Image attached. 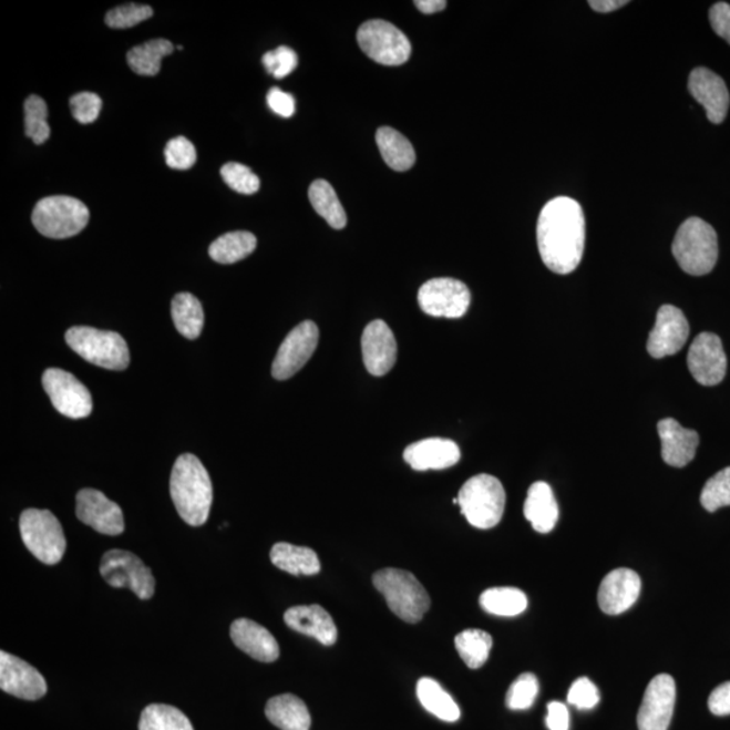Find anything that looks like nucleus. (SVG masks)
I'll use <instances>...</instances> for the list:
<instances>
[{
	"mask_svg": "<svg viewBox=\"0 0 730 730\" xmlns=\"http://www.w3.org/2000/svg\"><path fill=\"white\" fill-rule=\"evenodd\" d=\"M585 241V214L578 202L557 196L543 207L537 223V245L552 273H574L582 261Z\"/></svg>",
	"mask_w": 730,
	"mask_h": 730,
	"instance_id": "nucleus-1",
	"label": "nucleus"
},
{
	"mask_svg": "<svg viewBox=\"0 0 730 730\" xmlns=\"http://www.w3.org/2000/svg\"><path fill=\"white\" fill-rule=\"evenodd\" d=\"M171 498L184 523L206 524L213 503V483L205 465L192 453L177 457L169 481Z\"/></svg>",
	"mask_w": 730,
	"mask_h": 730,
	"instance_id": "nucleus-2",
	"label": "nucleus"
},
{
	"mask_svg": "<svg viewBox=\"0 0 730 730\" xmlns=\"http://www.w3.org/2000/svg\"><path fill=\"white\" fill-rule=\"evenodd\" d=\"M672 255L686 274L703 276L713 271L719 259L713 226L697 217L685 220L674 238Z\"/></svg>",
	"mask_w": 730,
	"mask_h": 730,
	"instance_id": "nucleus-3",
	"label": "nucleus"
},
{
	"mask_svg": "<svg viewBox=\"0 0 730 730\" xmlns=\"http://www.w3.org/2000/svg\"><path fill=\"white\" fill-rule=\"evenodd\" d=\"M372 580L391 611L404 623H420L431 609V597L425 587L409 570L380 569L373 575Z\"/></svg>",
	"mask_w": 730,
	"mask_h": 730,
	"instance_id": "nucleus-4",
	"label": "nucleus"
},
{
	"mask_svg": "<svg viewBox=\"0 0 730 730\" xmlns=\"http://www.w3.org/2000/svg\"><path fill=\"white\" fill-rule=\"evenodd\" d=\"M459 506L464 517L477 529H491L505 513L506 493L495 476L476 475L459 491Z\"/></svg>",
	"mask_w": 730,
	"mask_h": 730,
	"instance_id": "nucleus-5",
	"label": "nucleus"
},
{
	"mask_svg": "<svg viewBox=\"0 0 730 730\" xmlns=\"http://www.w3.org/2000/svg\"><path fill=\"white\" fill-rule=\"evenodd\" d=\"M65 341L85 361L106 370L124 371L131 363L127 343L115 331L73 327L66 331Z\"/></svg>",
	"mask_w": 730,
	"mask_h": 730,
	"instance_id": "nucleus-6",
	"label": "nucleus"
},
{
	"mask_svg": "<svg viewBox=\"0 0 730 730\" xmlns=\"http://www.w3.org/2000/svg\"><path fill=\"white\" fill-rule=\"evenodd\" d=\"M32 220L34 228L49 238H70L79 235L90 220L89 207L71 196H48L35 205Z\"/></svg>",
	"mask_w": 730,
	"mask_h": 730,
	"instance_id": "nucleus-7",
	"label": "nucleus"
},
{
	"mask_svg": "<svg viewBox=\"0 0 730 730\" xmlns=\"http://www.w3.org/2000/svg\"><path fill=\"white\" fill-rule=\"evenodd\" d=\"M24 547L41 563L58 564L63 559L66 539L60 521L52 512L28 508L20 517Z\"/></svg>",
	"mask_w": 730,
	"mask_h": 730,
	"instance_id": "nucleus-8",
	"label": "nucleus"
},
{
	"mask_svg": "<svg viewBox=\"0 0 730 730\" xmlns=\"http://www.w3.org/2000/svg\"><path fill=\"white\" fill-rule=\"evenodd\" d=\"M101 575L107 585L128 588L140 599L146 600L155 594L156 580L152 569L138 556L128 551L112 549L103 555Z\"/></svg>",
	"mask_w": 730,
	"mask_h": 730,
	"instance_id": "nucleus-9",
	"label": "nucleus"
},
{
	"mask_svg": "<svg viewBox=\"0 0 730 730\" xmlns=\"http://www.w3.org/2000/svg\"><path fill=\"white\" fill-rule=\"evenodd\" d=\"M358 42L368 58L383 65H402L411 54L407 35L390 22L368 21L359 28Z\"/></svg>",
	"mask_w": 730,
	"mask_h": 730,
	"instance_id": "nucleus-10",
	"label": "nucleus"
},
{
	"mask_svg": "<svg viewBox=\"0 0 730 730\" xmlns=\"http://www.w3.org/2000/svg\"><path fill=\"white\" fill-rule=\"evenodd\" d=\"M42 385L60 414L79 420L92 413L90 391L72 373L60 368H49L42 376Z\"/></svg>",
	"mask_w": 730,
	"mask_h": 730,
	"instance_id": "nucleus-11",
	"label": "nucleus"
},
{
	"mask_svg": "<svg viewBox=\"0 0 730 730\" xmlns=\"http://www.w3.org/2000/svg\"><path fill=\"white\" fill-rule=\"evenodd\" d=\"M419 304L428 316L462 318L470 308L471 292L463 281L452 278L432 279L420 288Z\"/></svg>",
	"mask_w": 730,
	"mask_h": 730,
	"instance_id": "nucleus-12",
	"label": "nucleus"
},
{
	"mask_svg": "<svg viewBox=\"0 0 730 730\" xmlns=\"http://www.w3.org/2000/svg\"><path fill=\"white\" fill-rule=\"evenodd\" d=\"M320 330L312 321H305L294 328L281 342L273 364V377L290 379L305 367L316 352Z\"/></svg>",
	"mask_w": 730,
	"mask_h": 730,
	"instance_id": "nucleus-13",
	"label": "nucleus"
},
{
	"mask_svg": "<svg viewBox=\"0 0 730 730\" xmlns=\"http://www.w3.org/2000/svg\"><path fill=\"white\" fill-rule=\"evenodd\" d=\"M675 701H677V686L670 675L660 674L650 680L637 714L639 730H668Z\"/></svg>",
	"mask_w": 730,
	"mask_h": 730,
	"instance_id": "nucleus-14",
	"label": "nucleus"
},
{
	"mask_svg": "<svg viewBox=\"0 0 730 730\" xmlns=\"http://www.w3.org/2000/svg\"><path fill=\"white\" fill-rule=\"evenodd\" d=\"M687 366L699 384L708 388L720 384L727 376L728 366L720 337L707 331L697 336L687 354Z\"/></svg>",
	"mask_w": 730,
	"mask_h": 730,
	"instance_id": "nucleus-15",
	"label": "nucleus"
},
{
	"mask_svg": "<svg viewBox=\"0 0 730 730\" xmlns=\"http://www.w3.org/2000/svg\"><path fill=\"white\" fill-rule=\"evenodd\" d=\"M76 515L83 524L102 535L119 536L125 531V518L121 507L94 489L79 491Z\"/></svg>",
	"mask_w": 730,
	"mask_h": 730,
	"instance_id": "nucleus-16",
	"label": "nucleus"
},
{
	"mask_svg": "<svg viewBox=\"0 0 730 730\" xmlns=\"http://www.w3.org/2000/svg\"><path fill=\"white\" fill-rule=\"evenodd\" d=\"M689 335V321L683 311L672 305L661 306L648 337V353L655 359L678 353L685 347Z\"/></svg>",
	"mask_w": 730,
	"mask_h": 730,
	"instance_id": "nucleus-17",
	"label": "nucleus"
},
{
	"mask_svg": "<svg viewBox=\"0 0 730 730\" xmlns=\"http://www.w3.org/2000/svg\"><path fill=\"white\" fill-rule=\"evenodd\" d=\"M0 689L10 696L37 701L47 695V680L39 670L17 656L0 652Z\"/></svg>",
	"mask_w": 730,
	"mask_h": 730,
	"instance_id": "nucleus-18",
	"label": "nucleus"
},
{
	"mask_svg": "<svg viewBox=\"0 0 730 730\" xmlns=\"http://www.w3.org/2000/svg\"><path fill=\"white\" fill-rule=\"evenodd\" d=\"M361 351L367 371L373 377L389 373L397 361L398 346L394 333L382 320L372 321L361 336Z\"/></svg>",
	"mask_w": 730,
	"mask_h": 730,
	"instance_id": "nucleus-19",
	"label": "nucleus"
},
{
	"mask_svg": "<svg viewBox=\"0 0 730 730\" xmlns=\"http://www.w3.org/2000/svg\"><path fill=\"white\" fill-rule=\"evenodd\" d=\"M641 579L635 570L618 568L605 576L598 592L600 610L618 616L627 611L640 597Z\"/></svg>",
	"mask_w": 730,
	"mask_h": 730,
	"instance_id": "nucleus-20",
	"label": "nucleus"
},
{
	"mask_svg": "<svg viewBox=\"0 0 730 730\" xmlns=\"http://www.w3.org/2000/svg\"><path fill=\"white\" fill-rule=\"evenodd\" d=\"M690 94L701 103L711 124L719 125L727 119L730 96L726 82L713 71L696 69L689 78Z\"/></svg>",
	"mask_w": 730,
	"mask_h": 730,
	"instance_id": "nucleus-21",
	"label": "nucleus"
},
{
	"mask_svg": "<svg viewBox=\"0 0 730 730\" xmlns=\"http://www.w3.org/2000/svg\"><path fill=\"white\" fill-rule=\"evenodd\" d=\"M462 457L456 443L446 439H425L404 450L403 459L415 471L446 470Z\"/></svg>",
	"mask_w": 730,
	"mask_h": 730,
	"instance_id": "nucleus-22",
	"label": "nucleus"
},
{
	"mask_svg": "<svg viewBox=\"0 0 730 730\" xmlns=\"http://www.w3.org/2000/svg\"><path fill=\"white\" fill-rule=\"evenodd\" d=\"M661 440V457L671 467L682 469L696 457L699 445V434L686 429L674 419H665L658 423Z\"/></svg>",
	"mask_w": 730,
	"mask_h": 730,
	"instance_id": "nucleus-23",
	"label": "nucleus"
},
{
	"mask_svg": "<svg viewBox=\"0 0 730 730\" xmlns=\"http://www.w3.org/2000/svg\"><path fill=\"white\" fill-rule=\"evenodd\" d=\"M232 641L251 659L274 662L279 659L280 649L271 631L248 618H238L230 627Z\"/></svg>",
	"mask_w": 730,
	"mask_h": 730,
	"instance_id": "nucleus-24",
	"label": "nucleus"
},
{
	"mask_svg": "<svg viewBox=\"0 0 730 730\" xmlns=\"http://www.w3.org/2000/svg\"><path fill=\"white\" fill-rule=\"evenodd\" d=\"M285 623L288 628L327 647L335 646L339 636L333 618L320 605L294 606L285 613Z\"/></svg>",
	"mask_w": 730,
	"mask_h": 730,
	"instance_id": "nucleus-25",
	"label": "nucleus"
},
{
	"mask_svg": "<svg viewBox=\"0 0 730 730\" xmlns=\"http://www.w3.org/2000/svg\"><path fill=\"white\" fill-rule=\"evenodd\" d=\"M525 518L538 533H549L559 521V505L548 483H533L524 505Z\"/></svg>",
	"mask_w": 730,
	"mask_h": 730,
	"instance_id": "nucleus-26",
	"label": "nucleus"
},
{
	"mask_svg": "<svg viewBox=\"0 0 730 730\" xmlns=\"http://www.w3.org/2000/svg\"><path fill=\"white\" fill-rule=\"evenodd\" d=\"M269 721L281 730H310L311 716L302 699L281 695L269 699L266 707Z\"/></svg>",
	"mask_w": 730,
	"mask_h": 730,
	"instance_id": "nucleus-27",
	"label": "nucleus"
},
{
	"mask_svg": "<svg viewBox=\"0 0 730 730\" xmlns=\"http://www.w3.org/2000/svg\"><path fill=\"white\" fill-rule=\"evenodd\" d=\"M269 557H271L275 567L291 575L311 576L321 570V562L318 559V555L308 547L278 543L274 545Z\"/></svg>",
	"mask_w": 730,
	"mask_h": 730,
	"instance_id": "nucleus-28",
	"label": "nucleus"
},
{
	"mask_svg": "<svg viewBox=\"0 0 730 730\" xmlns=\"http://www.w3.org/2000/svg\"><path fill=\"white\" fill-rule=\"evenodd\" d=\"M377 143L385 164L390 168L403 172L413 167L415 152L410 141L392 127H380L377 133Z\"/></svg>",
	"mask_w": 730,
	"mask_h": 730,
	"instance_id": "nucleus-29",
	"label": "nucleus"
},
{
	"mask_svg": "<svg viewBox=\"0 0 730 730\" xmlns=\"http://www.w3.org/2000/svg\"><path fill=\"white\" fill-rule=\"evenodd\" d=\"M172 320L179 333L188 340L198 339L204 329L205 315L199 299L189 292H181L172 299Z\"/></svg>",
	"mask_w": 730,
	"mask_h": 730,
	"instance_id": "nucleus-30",
	"label": "nucleus"
},
{
	"mask_svg": "<svg viewBox=\"0 0 730 730\" xmlns=\"http://www.w3.org/2000/svg\"><path fill=\"white\" fill-rule=\"evenodd\" d=\"M417 697L422 707L440 720L456 722L462 716L455 699L448 695L438 680L421 678L417 683Z\"/></svg>",
	"mask_w": 730,
	"mask_h": 730,
	"instance_id": "nucleus-31",
	"label": "nucleus"
},
{
	"mask_svg": "<svg viewBox=\"0 0 730 730\" xmlns=\"http://www.w3.org/2000/svg\"><path fill=\"white\" fill-rule=\"evenodd\" d=\"M174 51L175 47L168 40H151L127 52V64L137 75L156 76L161 72L162 60Z\"/></svg>",
	"mask_w": 730,
	"mask_h": 730,
	"instance_id": "nucleus-32",
	"label": "nucleus"
},
{
	"mask_svg": "<svg viewBox=\"0 0 730 730\" xmlns=\"http://www.w3.org/2000/svg\"><path fill=\"white\" fill-rule=\"evenodd\" d=\"M256 247L257 238L250 232H230L212 243L208 255L219 264H235L247 259Z\"/></svg>",
	"mask_w": 730,
	"mask_h": 730,
	"instance_id": "nucleus-33",
	"label": "nucleus"
},
{
	"mask_svg": "<svg viewBox=\"0 0 730 730\" xmlns=\"http://www.w3.org/2000/svg\"><path fill=\"white\" fill-rule=\"evenodd\" d=\"M309 199L318 216H321L331 228L340 230L347 226V214L339 196L327 181L312 182L309 188Z\"/></svg>",
	"mask_w": 730,
	"mask_h": 730,
	"instance_id": "nucleus-34",
	"label": "nucleus"
},
{
	"mask_svg": "<svg viewBox=\"0 0 730 730\" xmlns=\"http://www.w3.org/2000/svg\"><path fill=\"white\" fill-rule=\"evenodd\" d=\"M480 603L484 611L500 617L518 616L527 607L525 593L515 587L489 588L481 595Z\"/></svg>",
	"mask_w": 730,
	"mask_h": 730,
	"instance_id": "nucleus-35",
	"label": "nucleus"
},
{
	"mask_svg": "<svg viewBox=\"0 0 730 730\" xmlns=\"http://www.w3.org/2000/svg\"><path fill=\"white\" fill-rule=\"evenodd\" d=\"M138 730H194V727L179 709L153 703L141 713Z\"/></svg>",
	"mask_w": 730,
	"mask_h": 730,
	"instance_id": "nucleus-36",
	"label": "nucleus"
},
{
	"mask_svg": "<svg viewBox=\"0 0 730 730\" xmlns=\"http://www.w3.org/2000/svg\"><path fill=\"white\" fill-rule=\"evenodd\" d=\"M455 646L465 665L476 670L487 661L493 637L481 629H467L456 636Z\"/></svg>",
	"mask_w": 730,
	"mask_h": 730,
	"instance_id": "nucleus-37",
	"label": "nucleus"
},
{
	"mask_svg": "<svg viewBox=\"0 0 730 730\" xmlns=\"http://www.w3.org/2000/svg\"><path fill=\"white\" fill-rule=\"evenodd\" d=\"M24 133L37 145L47 143L49 136H51V127L48 124V106L41 96L32 95L24 102Z\"/></svg>",
	"mask_w": 730,
	"mask_h": 730,
	"instance_id": "nucleus-38",
	"label": "nucleus"
},
{
	"mask_svg": "<svg viewBox=\"0 0 730 730\" xmlns=\"http://www.w3.org/2000/svg\"><path fill=\"white\" fill-rule=\"evenodd\" d=\"M705 511L714 513L730 506V467L723 469L705 484L701 493Z\"/></svg>",
	"mask_w": 730,
	"mask_h": 730,
	"instance_id": "nucleus-39",
	"label": "nucleus"
},
{
	"mask_svg": "<svg viewBox=\"0 0 730 730\" xmlns=\"http://www.w3.org/2000/svg\"><path fill=\"white\" fill-rule=\"evenodd\" d=\"M538 696L536 675L525 672L514 680L507 691L506 705L511 710H526L533 707Z\"/></svg>",
	"mask_w": 730,
	"mask_h": 730,
	"instance_id": "nucleus-40",
	"label": "nucleus"
},
{
	"mask_svg": "<svg viewBox=\"0 0 730 730\" xmlns=\"http://www.w3.org/2000/svg\"><path fill=\"white\" fill-rule=\"evenodd\" d=\"M220 176L235 192L251 195L259 192L260 179L247 165L240 163H228L220 168Z\"/></svg>",
	"mask_w": 730,
	"mask_h": 730,
	"instance_id": "nucleus-41",
	"label": "nucleus"
},
{
	"mask_svg": "<svg viewBox=\"0 0 730 730\" xmlns=\"http://www.w3.org/2000/svg\"><path fill=\"white\" fill-rule=\"evenodd\" d=\"M153 10L150 6L128 3L110 10L106 16V24L112 29H128L150 20Z\"/></svg>",
	"mask_w": 730,
	"mask_h": 730,
	"instance_id": "nucleus-42",
	"label": "nucleus"
},
{
	"mask_svg": "<svg viewBox=\"0 0 730 730\" xmlns=\"http://www.w3.org/2000/svg\"><path fill=\"white\" fill-rule=\"evenodd\" d=\"M299 60L298 54L288 47H279L263 56V64L268 73L276 79H285L296 71Z\"/></svg>",
	"mask_w": 730,
	"mask_h": 730,
	"instance_id": "nucleus-43",
	"label": "nucleus"
},
{
	"mask_svg": "<svg viewBox=\"0 0 730 730\" xmlns=\"http://www.w3.org/2000/svg\"><path fill=\"white\" fill-rule=\"evenodd\" d=\"M165 163L172 169H189L196 163V151L186 137L172 138L164 151Z\"/></svg>",
	"mask_w": 730,
	"mask_h": 730,
	"instance_id": "nucleus-44",
	"label": "nucleus"
},
{
	"mask_svg": "<svg viewBox=\"0 0 730 730\" xmlns=\"http://www.w3.org/2000/svg\"><path fill=\"white\" fill-rule=\"evenodd\" d=\"M102 100L94 92H79L70 100L73 119L83 125L92 124L97 120L102 110Z\"/></svg>",
	"mask_w": 730,
	"mask_h": 730,
	"instance_id": "nucleus-45",
	"label": "nucleus"
},
{
	"mask_svg": "<svg viewBox=\"0 0 730 730\" xmlns=\"http://www.w3.org/2000/svg\"><path fill=\"white\" fill-rule=\"evenodd\" d=\"M568 703L579 710H590L599 703V691L588 678L576 679L568 691Z\"/></svg>",
	"mask_w": 730,
	"mask_h": 730,
	"instance_id": "nucleus-46",
	"label": "nucleus"
},
{
	"mask_svg": "<svg viewBox=\"0 0 730 730\" xmlns=\"http://www.w3.org/2000/svg\"><path fill=\"white\" fill-rule=\"evenodd\" d=\"M267 103L275 114L284 116V119H290V116L296 114V100H294L291 94L278 88L269 90Z\"/></svg>",
	"mask_w": 730,
	"mask_h": 730,
	"instance_id": "nucleus-47",
	"label": "nucleus"
},
{
	"mask_svg": "<svg viewBox=\"0 0 730 730\" xmlns=\"http://www.w3.org/2000/svg\"><path fill=\"white\" fill-rule=\"evenodd\" d=\"M709 20L714 32L730 45V4L716 3L709 11Z\"/></svg>",
	"mask_w": 730,
	"mask_h": 730,
	"instance_id": "nucleus-48",
	"label": "nucleus"
},
{
	"mask_svg": "<svg viewBox=\"0 0 730 730\" xmlns=\"http://www.w3.org/2000/svg\"><path fill=\"white\" fill-rule=\"evenodd\" d=\"M709 709L714 716L730 714V682L722 683L711 692L709 697Z\"/></svg>",
	"mask_w": 730,
	"mask_h": 730,
	"instance_id": "nucleus-49",
	"label": "nucleus"
},
{
	"mask_svg": "<svg viewBox=\"0 0 730 730\" xmlns=\"http://www.w3.org/2000/svg\"><path fill=\"white\" fill-rule=\"evenodd\" d=\"M547 727L549 730H568L569 729V713L566 705L562 702L548 703Z\"/></svg>",
	"mask_w": 730,
	"mask_h": 730,
	"instance_id": "nucleus-50",
	"label": "nucleus"
},
{
	"mask_svg": "<svg viewBox=\"0 0 730 730\" xmlns=\"http://www.w3.org/2000/svg\"><path fill=\"white\" fill-rule=\"evenodd\" d=\"M629 2L627 0H592L588 2L590 8L598 12H611L624 8Z\"/></svg>",
	"mask_w": 730,
	"mask_h": 730,
	"instance_id": "nucleus-51",
	"label": "nucleus"
},
{
	"mask_svg": "<svg viewBox=\"0 0 730 730\" xmlns=\"http://www.w3.org/2000/svg\"><path fill=\"white\" fill-rule=\"evenodd\" d=\"M414 4L423 14H434L446 8L445 0H417Z\"/></svg>",
	"mask_w": 730,
	"mask_h": 730,
	"instance_id": "nucleus-52",
	"label": "nucleus"
}]
</instances>
